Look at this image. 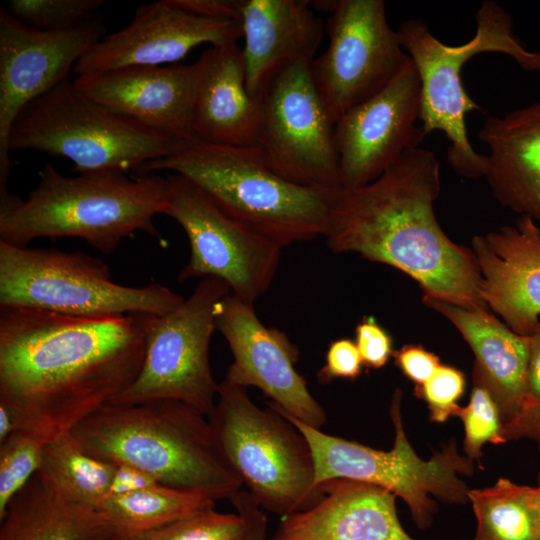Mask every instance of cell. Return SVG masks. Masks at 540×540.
Masks as SVG:
<instances>
[{
	"label": "cell",
	"instance_id": "obj_1",
	"mask_svg": "<svg viewBox=\"0 0 540 540\" xmlns=\"http://www.w3.org/2000/svg\"><path fill=\"white\" fill-rule=\"evenodd\" d=\"M147 314L87 318L0 310V404L17 431L72 430L137 377Z\"/></svg>",
	"mask_w": 540,
	"mask_h": 540
},
{
	"label": "cell",
	"instance_id": "obj_2",
	"mask_svg": "<svg viewBox=\"0 0 540 540\" xmlns=\"http://www.w3.org/2000/svg\"><path fill=\"white\" fill-rule=\"evenodd\" d=\"M440 191L434 152L411 148L372 182L339 188L323 235L327 246L402 271L423 296L488 309L471 249L452 241L436 218Z\"/></svg>",
	"mask_w": 540,
	"mask_h": 540
},
{
	"label": "cell",
	"instance_id": "obj_3",
	"mask_svg": "<svg viewBox=\"0 0 540 540\" xmlns=\"http://www.w3.org/2000/svg\"><path fill=\"white\" fill-rule=\"evenodd\" d=\"M167 181L156 173L128 177L115 171L61 174L51 163L26 199L0 197V241L26 247L37 238L76 237L111 254L143 231L166 243L153 219L167 207Z\"/></svg>",
	"mask_w": 540,
	"mask_h": 540
},
{
	"label": "cell",
	"instance_id": "obj_4",
	"mask_svg": "<svg viewBox=\"0 0 540 540\" xmlns=\"http://www.w3.org/2000/svg\"><path fill=\"white\" fill-rule=\"evenodd\" d=\"M82 449L111 464H128L160 484L228 499L242 484L208 418L175 400L106 404L72 430Z\"/></svg>",
	"mask_w": 540,
	"mask_h": 540
},
{
	"label": "cell",
	"instance_id": "obj_5",
	"mask_svg": "<svg viewBox=\"0 0 540 540\" xmlns=\"http://www.w3.org/2000/svg\"><path fill=\"white\" fill-rule=\"evenodd\" d=\"M158 171L189 180L226 215L282 248L324 235L339 190L284 179L266 164L257 146L191 142L135 172Z\"/></svg>",
	"mask_w": 540,
	"mask_h": 540
},
{
	"label": "cell",
	"instance_id": "obj_6",
	"mask_svg": "<svg viewBox=\"0 0 540 540\" xmlns=\"http://www.w3.org/2000/svg\"><path fill=\"white\" fill-rule=\"evenodd\" d=\"M475 20L474 36L460 45L443 43L419 18L405 20L397 29L420 78L422 132L425 136L444 133L449 141L448 163L468 179L484 177L486 157L475 151L467 135L466 114L482 108L464 89L461 71L465 63L481 53H501L522 69L540 74V51L529 50L519 39L511 14L501 5L483 1Z\"/></svg>",
	"mask_w": 540,
	"mask_h": 540
},
{
	"label": "cell",
	"instance_id": "obj_7",
	"mask_svg": "<svg viewBox=\"0 0 540 540\" xmlns=\"http://www.w3.org/2000/svg\"><path fill=\"white\" fill-rule=\"evenodd\" d=\"M207 418L230 468L262 510L283 518L323 498L304 435L269 404L259 408L246 388L223 379Z\"/></svg>",
	"mask_w": 540,
	"mask_h": 540
},
{
	"label": "cell",
	"instance_id": "obj_8",
	"mask_svg": "<svg viewBox=\"0 0 540 540\" xmlns=\"http://www.w3.org/2000/svg\"><path fill=\"white\" fill-rule=\"evenodd\" d=\"M186 145L103 107L70 78L30 102L8 140L10 153L36 150L62 156L79 173L136 171Z\"/></svg>",
	"mask_w": 540,
	"mask_h": 540
},
{
	"label": "cell",
	"instance_id": "obj_9",
	"mask_svg": "<svg viewBox=\"0 0 540 540\" xmlns=\"http://www.w3.org/2000/svg\"><path fill=\"white\" fill-rule=\"evenodd\" d=\"M184 300L158 283L143 287L117 284L101 259L83 252L18 247L0 241L1 309L104 318L162 315Z\"/></svg>",
	"mask_w": 540,
	"mask_h": 540
},
{
	"label": "cell",
	"instance_id": "obj_10",
	"mask_svg": "<svg viewBox=\"0 0 540 540\" xmlns=\"http://www.w3.org/2000/svg\"><path fill=\"white\" fill-rule=\"evenodd\" d=\"M402 392L393 393L390 416L395 428L391 450L382 451L356 441L332 436L285 413L304 435L312 450L316 483L331 479H350L385 488L408 506L419 529L430 527L438 505L431 496L445 504H465L469 488L460 476L473 473V461L461 455L451 440L428 460L418 456L411 446L401 416Z\"/></svg>",
	"mask_w": 540,
	"mask_h": 540
},
{
	"label": "cell",
	"instance_id": "obj_11",
	"mask_svg": "<svg viewBox=\"0 0 540 540\" xmlns=\"http://www.w3.org/2000/svg\"><path fill=\"white\" fill-rule=\"evenodd\" d=\"M228 285L206 277L174 310L147 314L145 356L134 381L108 404H136L175 400L208 417L214 409L218 385L209 363V345L216 330L215 309Z\"/></svg>",
	"mask_w": 540,
	"mask_h": 540
},
{
	"label": "cell",
	"instance_id": "obj_12",
	"mask_svg": "<svg viewBox=\"0 0 540 540\" xmlns=\"http://www.w3.org/2000/svg\"><path fill=\"white\" fill-rule=\"evenodd\" d=\"M166 181L164 214L183 228L190 245L178 281L217 278L235 297L254 305L272 283L282 247L226 215L184 177L171 173Z\"/></svg>",
	"mask_w": 540,
	"mask_h": 540
},
{
	"label": "cell",
	"instance_id": "obj_13",
	"mask_svg": "<svg viewBox=\"0 0 540 540\" xmlns=\"http://www.w3.org/2000/svg\"><path fill=\"white\" fill-rule=\"evenodd\" d=\"M327 49L310 64L314 85L336 121L384 89L411 58L386 16L383 0H334Z\"/></svg>",
	"mask_w": 540,
	"mask_h": 540
},
{
	"label": "cell",
	"instance_id": "obj_14",
	"mask_svg": "<svg viewBox=\"0 0 540 540\" xmlns=\"http://www.w3.org/2000/svg\"><path fill=\"white\" fill-rule=\"evenodd\" d=\"M260 102L256 146L266 164L298 185L340 188L335 122L314 85L310 64L280 73Z\"/></svg>",
	"mask_w": 540,
	"mask_h": 540
},
{
	"label": "cell",
	"instance_id": "obj_15",
	"mask_svg": "<svg viewBox=\"0 0 540 540\" xmlns=\"http://www.w3.org/2000/svg\"><path fill=\"white\" fill-rule=\"evenodd\" d=\"M106 35L100 14L69 30L41 31L0 10V195L12 166L8 140L20 112L69 78L80 58Z\"/></svg>",
	"mask_w": 540,
	"mask_h": 540
},
{
	"label": "cell",
	"instance_id": "obj_16",
	"mask_svg": "<svg viewBox=\"0 0 540 540\" xmlns=\"http://www.w3.org/2000/svg\"><path fill=\"white\" fill-rule=\"evenodd\" d=\"M215 323L233 355L225 380L260 389L285 413L311 427L326 424L324 408L295 369L299 350L285 332L265 326L254 306L231 292L217 303Z\"/></svg>",
	"mask_w": 540,
	"mask_h": 540
},
{
	"label": "cell",
	"instance_id": "obj_17",
	"mask_svg": "<svg viewBox=\"0 0 540 540\" xmlns=\"http://www.w3.org/2000/svg\"><path fill=\"white\" fill-rule=\"evenodd\" d=\"M421 83L412 60L379 93L335 123L342 188L366 185L392 166L425 135L416 126Z\"/></svg>",
	"mask_w": 540,
	"mask_h": 540
},
{
	"label": "cell",
	"instance_id": "obj_18",
	"mask_svg": "<svg viewBox=\"0 0 540 540\" xmlns=\"http://www.w3.org/2000/svg\"><path fill=\"white\" fill-rule=\"evenodd\" d=\"M243 38L240 21L203 16L160 0L138 6L124 28L106 34L76 63V77L128 66H165L202 44L222 46Z\"/></svg>",
	"mask_w": 540,
	"mask_h": 540
},
{
	"label": "cell",
	"instance_id": "obj_19",
	"mask_svg": "<svg viewBox=\"0 0 540 540\" xmlns=\"http://www.w3.org/2000/svg\"><path fill=\"white\" fill-rule=\"evenodd\" d=\"M196 64L128 66L75 77L92 100L178 142H193Z\"/></svg>",
	"mask_w": 540,
	"mask_h": 540
},
{
	"label": "cell",
	"instance_id": "obj_20",
	"mask_svg": "<svg viewBox=\"0 0 540 540\" xmlns=\"http://www.w3.org/2000/svg\"><path fill=\"white\" fill-rule=\"evenodd\" d=\"M471 251L480 295L515 333L529 336L540 322V228L529 216L479 234Z\"/></svg>",
	"mask_w": 540,
	"mask_h": 540
},
{
	"label": "cell",
	"instance_id": "obj_21",
	"mask_svg": "<svg viewBox=\"0 0 540 540\" xmlns=\"http://www.w3.org/2000/svg\"><path fill=\"white\" fill-rule=\"evenodd\" d=\"M240 21L246 86L257 98L286 69L311 64L324 30L303 0H242Z\"/></svg>",
	"mask_w": 540,
	"mask_h": 540
},
{
	"label": "cell",
	"instance_id": "obj_22",
	"mask_svg": "<svg viewBox=\"0 0 540 540\" xmlns=\"http://www.w3.org/2000/svg\"><path fill=\"white\" fill-rule=\"evenodd\" d=\"M319 485L323 498L283 517L268 540H414L399 521L391 491L350 479Z\"/></svg>",
	"mask_w": 540,
	"mask_h": 540
},
{
	"label": "cell",
	"instance_id": "obj_23",
	"mask_svg": "<svg viewBox=\"0 0 540 540\" xmlns=\"http://www.w3.org/2000/svg\"><path fill=\"white\" fill-rule=\"evenodd\" d=\"M195 64L191 113L193 142L256 146L261 102L248 92L242 48L237 43L211 46Z\"/></svg>",
	"mask_w": 540,
	"mask_h": 540
},
{
	"label": "cell",
	"instance_id": "obj_24",
	"mask_svg": "<svg viewBox=\"0 0 540 540\" xmlns=\"http://www.w3.org/2000/svg\"><path fill=\"white\" fill-rule=\"evenodd\" d=\"M423 303L459 331L475 355L472 381L482 384L496 402L503 425L528 397L529 336L512 331L487 308H468L423 296Z\"/></svg>",
	"mask_w": 540,
	"mask_h": 540
},
{
	"label": "cell",
	"instance_id": "obj_25",
	"mask_svg": "<svg viewBox=\"0 0 540 540\" xmlns=\"http://www.w3.org/2000/svg\"><path fill=\"white\" fill-rule=\"evenodd\" d=\"M478 137L489 148L484 177L493 197L540 224V101L488 116Z\"/></svg>",
	"mask_w": 540,
	"mask_h": 540
},
{
	"label": "cell",
	"instance_id": "obj_26",
	"mask_svg": "<svg viewBox=\"0 0 540 540\" xmlns=\"http://www.w3.org/2000/svg\"><path fill=\"white\" fill-rule=\"evenodd\" d=\"M0 523V540H113L102 512L74 500L39 471L12 498Z\"/></svg>",
	"mask_w": 540,
	"mask_h": 540
},
{
	"label": "cell",
	"instance_id": "obj_27",
	"mask_svg": "<svg viewBox=\"0 0 540 540\" xmlns=\"http://www.w3.org/2000/svg\"><path fill=\"white\" fill-rule=\"evenodd\" d=\"M208 493L155 485L123 495L107 496L99 507L113 540H131L184 517L214 508Z\"/></svg>",
	"mask_w": 540,
	"mask_h": 540
},
{
	"label": "cell",
	"instance_id": "obj_28",
	"mask_svg": "<svg viewBox=\"0 0 540 540\" xmlns=\"http://www.w3.org/2000/svg\"><path fill=\"white\" fill-rule=\"evenodd\" d=\"M113 471L114 464L85 452L70 431L46 444L39 469L65 494L96 510L109 495Z\"/></svg>",
	"mask_w": 540,
	"mask_h": 540
},
{
	"label": "cell",
	"instance_id": "obj_29",
	"mask_svg": "<svg viewBox=\"0 0 540 540\" xmlns=\"http://www.w3.org/2000/svg\"><path fill=\"white\" fill-rule=\"evenodd\" d=\"M531 492V486L507 478L491 487L470 489L468 499L477 521L473 540H540Z\"/></svg>",
	"mask_w": 540,
	"mask_h": 540
},
{
	"label": "cell",
	"instance_id": "obj_30",
	"mask_svg": "<svg viewBox=\"0 0 540 540\" xmlns=\"http://www.w3.org/2000/svg\"><path fill=\"white\" fill-rule=\"evenodd\" d=\"M50 440L41 432L19 430L0 443V518L12 498L39 471Z\"/></svg>",
	"mask_w": 540,
	"mask_h": 540
},
{
	"label": "cell",
	"instance_id": "obj_31",
	"mask_svg": "<svg viewBox=\"0 0 540 540\" xmlns=\"http://www.w3.org/2000/svg\"><path fill=\"white\" fill-rule=\"evenodd\" d=\"M104 4L103 0H10L6 9L27 26L58 32L89 21Z\"/></svg>",
	"mask_w": 540,
	"mask_h": 540
},
{
	"label": "cell",
	"instance_id": "obj_32",
	"mask_svg": "<svg viewBox=\"0 0 540 540\" xmlns=\"http://www.w3.org/2000/svg\"><path fill=\"white\" fill-rule=\"evenodd\" d=\"M455 416L459 417L463 423L464 453L472 461H480L484 444L506 442L499 408L482 384L473 381L468 404L464 407L460 406Z\"/></svg>",
	"mask_w": 540,
	"mask_h": 540
},
{
	"label": "cell",
	"instance_id": "obj_33",
	"mask_svg": "<svg viewBox=\"0 0 540 540\" xmlns=\"http://www.w3.org/2000/svg\"><path fill=\"white\" fill-rule=\"evenodd\" d=\"M245 522L214 508L184 517L131 540H242Z\"/></svg>",
	"mask_w": 540,
	"mask_h": 540
},
{
	"label": "cell",
	"instance_id": "obj_34",
	"mask_svg": "<svg viewBox=\"0 0 540 540\" xmlns=\"http://www.w3.org/2000/svg\"><path fill=\"white\" fill-rule=\"evenodd\" d=\"M465 386V376L459 369L441 364L426 382L415 386L414 394L427 404L431 421L444 423L455 416Z\"/></svg>",
	"mask_w": 540,
	"mask_h": 540
},
{
	"label": "cell",
	"instance_id": "obj_35",
	"mask_svg": "<svg viewBox=\"0 0 540 540\" xmlns=\"http://www.w3.org/2000/svg\"><path fill=\"white\" fill-rule=\"evenodd\" d=\"M355 344L363 365L370 369L384 367L393 356V339L374 316H364L355 328Z\"/></svg>",
	"mask_w": 540,
	"mask_h": 540
},
{
	"label": "cell",
	"instance_id": "obj_36",
	"mask_svg": "<svg viewBox=\"0 0 540 540\" xmlns=\"http://www.w3.org/2000/svg\"><path fill=\"white\" fill-rule=\"evenodd\" d=\"M363 366L355 341L340 338L330 343L326 362L316 376L321 384L335 379L355 380L361 375Z\"/></svg>",
	"mask_w": 540,
	"mask_h": 540
},
{
	"label": "cell",
	"instance_id": "obj_37",
	"mask_svg": "<svg viewBox=\"0 0 540 540\" xmlns=\"http://www.w3.org/2000/svg\"><path fill=\"white\" fill-rule=\"evenodd\" d=\"M394 363L415 386L426 382L441 365L440 358L421 345L408 344L393 353Z\"/></svg>",
	"mask_w": 540,
	"mask_h": 540
},
{
	"label": "cell",
	"instance_id": "obj_38",
	"mask_svg": "<svg viewBox=\"0 0 540 540\" xmlns=\"http://www.w3.org/2000/svg\"><path fill=\"white\" fill-rule=\"evenodd\" d=\"M507 440L528 439L540 449V400L527 397L516 416L504 425Z\"/></svg>",
	"mask_w": 540,
	"mask_h": 540
},
{
	"label": "cell",
	"instance_id": "obj_39",
	"mask_svg": "<svg viewBox=\"0 0 540 540\" xmlns=\"http://www.w3.org/2000/svg\"><path fill=\"white\" fill-rule=\"evenodd\" d=\"M230 502L245 522L242 540H266L267 518L265 511L246 490H240L230 497Z\"/></svg>",
	"mask_w": 540,
	"mask_h": 540
},
{
	"label": "cell",
	"instance_id": "obj_40",
	"mask_svg": "<svg viewBox=\"0 0 540 540\" xmlns=\"http://www.w3.org/2000/svg\"><path fill=\"white\" fill-rule=\"evenodd\" d=\"M159 484L154 477L137 467L114 464L108 496L128 494Z\"/></svg>",
	"mask_w": 540,
	"mask_h": 540
},
{
	"label": "cell",
	"instance_id": "obj_41",
	"mask_svg": "<svg viewBox=\"0 0 540 540\" xmlns=\"http://www.w3.org/2000/svg\"><path fill=\"white\" fill-rule=\"evenodd\" d=\"M178 2L184 8L203 16L240 21V1L178 0Z\"/></svg>",
	"mask_w": 540,
	"mask_h": 540
},
{
	"label": "cell",
	"instance_id": "obj_42",
	"mask_svg": "<svg viewBox=\"0 0 540 540\" xmlns=\"http://www.w3.org/2000/svg\"><path fill=\"white\" fill-rule=\"evenodd\" d=\"M528 397L540 400V322L529 335Z\"/></svg>",
	"mask_w": 540,
	"mask_h": 540
},
{
	"label": "cell",
	"instance_id": "obj_43",
	"mask_svg": "<svg viewBox=\"0 0 540 540\" xmlns=\"http://www.w3.org/2000/svg\"><path fill=\"white\" fill-rule=\"evenodd\" d=\"M531 503L532 507L538 522V525L540 527V474L538 477V484L536 487H532L531 492Z\"/></svg>",
	"mask_w": 540,
	"mask_h": 540
}]
</instances>
